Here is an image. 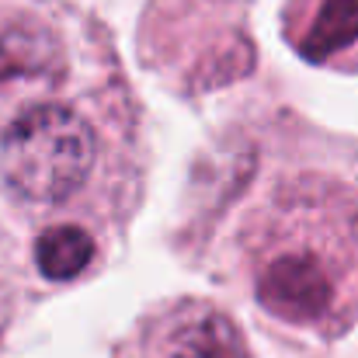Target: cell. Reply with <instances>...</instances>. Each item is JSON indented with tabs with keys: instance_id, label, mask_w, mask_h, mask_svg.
<instances>
[{
	"instance_id": "obj_4",
	"label": "cell",
	"mask_w": 358,
	"mask_h": 358,
	"mask_svg": "<svg viewBox=\"0 0 358 358\" xmlns=\"http://www.w3.org/2000/svg\"><path fill=\"white\" fill-rule=\"evenodd\" d=\"M112 358H254L230 313L209 299H174L146 317L115 345Z\"/></svg>"
},
{
	"instance_id": "obj_3",
	"label": "cell",
	"mask_w": 358,
	"mask_h": 358,
	"mask_svg": "<svg viewBox=\"0 0 358 358\" xmlns=\"http://www.w3.org/2000/svg\"><path fill=\"white\" fill-rule=\"evenodd\" d=\"M70 80V49L52 7L0 0V125L56 101Z\"/></svg>"
},
{
	"instance_id": "obj_1",
	"label": "cell",
	"mask_w": 358,
	"mask_h": 358,
	"mask_svg": "<svg viewBox=\"0 0 358 358\" xmlns=\"http://www.w3.org/2000/svg\"><path fill=\"white\" fill-rule=\"evenodd\" d=\"M240 250L268 317L320 338L358 320V192L345 181L275 185L247 213Z\"/></svg>"
},
{
	"instance_id": "obj_5",
	"label": "cell",
	"mask_w": 358,
	"mask_h": 358,
	"mask_svg": "<svg viewBox=\"0 0 358 358\" xmlns=\"http://www.w3.org/2000/svg\"><path fill=\"white\" fill-rule=\"evenodd\" d=\"M282 31L306 63L358 70V0H289Z\"/></svg>"
},
{
	"instance_id": "obj_6",
	"label": "cell",
	"mask_w": 358,
	"mask_h": 358,
	"mask_svg": "<svg viewBox=\"0 0 358 358\" xmlns=\"http://www.w3.org/2000/svg\"><path fill=\"white\" fill-rule=\"evenodd\" d=\"M94 257V240L87 230L73 227V223H59L42 230L35 240V261L38 271L52 282H70L77 278Z\"/></svg>"
},
{
	"instance_id": "obj_2",
	"label": "cell",
	"mask_w": 358,
	"mask_h": 358,
	"mask_svg": "<svg viewBox=\"0 0 358 358\" xmlns=\"http://www.w3.org/2000/svg\"><path fill=\"white\" fill-rule=\"evenodd\" d=\"M108 174V139L73 101H45L0 129V181L31 213H87Z\"/></svg>"
}]
</instances>
